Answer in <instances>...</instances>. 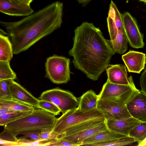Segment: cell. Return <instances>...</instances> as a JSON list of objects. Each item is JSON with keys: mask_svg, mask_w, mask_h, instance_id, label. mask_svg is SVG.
Instances as JSON below:
<instances>
[{"mask_svg": "<svg viewBox=\"0 0 146 146\" xmlns=\"http://www.w3.org/2000/svg\"><path fill=\"white\" fill-rule=\"evenodd\" d=\"M128 136H129L113 131L108 129L98 132L85 139L82 145L86 146L89 144L104 142Z\"/></svg>", "mask_w": 146, "mask_h": 146, "instance_id": "ac0fdd59", "label": "cell"}, {"mask_svg": "<svg viewBox=\"0 0 146 146\" xmlns=\"http://www.w3.org/2000/svg\"><path fill=\"white\" fill-rule=\"evenodd\" d=\"M141 1L144 2L146 3V0H139Z\"/></svg>", "mask_w": 146, "mask_h": 146, "instance_id": "ab89813d", "label": "cell"}, {"mask_svg": "<svg viewBox=\"0 0 146 146\" xmlns=\"http://www.w3.org/2000/svg\"><path fill=\"white\" fill-rule=\"evenodd\" d=\"M32 111H14L7 113L0 116V125L4 126L9 123L17 120L29 115Z\"/></svg>", "mask_w": 146, "mask_h": 146, "instance_id": "484cf974", "label": "cell"}, {"mask_svg": "<svg viewBox=\"0 0 146 146\" xmlns=\"http://www.w3.org/2000/svg\"><path fill=\"white\" fill-rule=\"evenodd\" d=\"M11 2L18 4H27V0H8Z\"/></svg>", "mask_w": 146, "mask_h": 146, "instance_id": "8d00e7d4", "label": "cell"}, {"mask_svg": "<svg viewBox=\"0 0 146 146\" xmlns=\"http://www.w3.org/2000/svg\"><path fill=\"white\" fill-rule=\"evenodd\" d=\"M63 4L56 1L14 22L0 21L10 38L13 54L26 50L37 41L60 28L62 23Z\"/></svg>", "mask_w": 146, "mask_h": 146, "instance_id": "7a4b0ae2", "label": "cell"}, {"mask_svg": "<svg viewBox=\"0 0 146 146\" xmlns=\"http://www.w3.org/2000/svg\"><path fill=\"white\" fill-rule=\"evenodd\" d=\"M107 129L105 121L83 131L68 135H61L60 137L76 144L78 146H80L85 139L98 132Z\"/></svg>", "mask_w": 146, "mask_h": 146, "instance_id": "e0dca14e", "label": "cell"}, {"mask_svg": "<svg viewBox=\"0 0 146 146\" xmlns=\"http://www.w3.org/2000/svg\"><path fill=\"white\" fill-rule=\"evenodd\" d=\"M106 70L108 76L107 80L115 84L129 85L131 83L129 77H127L125 66L123 64L107 65Z\"/></svg>", "mask_w": 146, "mask_h": 146, "instance_id": "2e32d148", "label": "cell"}, {"mask_svg": "<svg viewBox=\"0 0 146 146\" xmlns=\"http://www.w3.org/2000/svg\"><path fill=\"white\" fill-rule=\"evenodd\" d=\"M13 53L12 44L7 36L0 35V61L9 62Z\"/></svg>", "mask_w": 146, "mask_h": 146, "instance_id": "7402d4cb", "label": "cell"}, {"mask_svg": "<svg viewBox=\"0 0 146 146\" xmlns=\"http://www.w3.org/2000/svg\"><path fill=\"white\" fill-rule=\"evenodd\" d=\"M129 85L116 84L107 80L98 95L99 99L113 102L122 105L127 103L136 93L140 91L135 87L131 76Z\"/></svg>", "mask_w": 146, "mask_h": 146, "instance_id": "5b68a950", "label": "cell"}, {"mask_svg": "<svg viewBox=\"0 0 146 146\" xmlns=\"http://www.w3.org/2000/svg\"><path fill=\"white\" fill-rule=\"evenodd\" d=\"M123 27L129 45L134 48H143V35L140 32L135 19L129 12L122 14Z\"/></svg>", "mask_w": 146, "mask_h": 146, "instance_id": "ba28073f", "label": "cell"}, {"mask_svg": "<svg viewBox=\"0 0 146 146\" xmlns=\"http://www.w3.org/2000/svg\"><path fill=\"white\" fill-rule=\"evenodd\" d=\"M146 144V139L143 141L138 144L137 146H145Z\"/></svg>", "mask_w": 146, "mask_h": 146, "instance_id": "74e56055", "label": "cell"}, {"mask_svg": "<svg viewBox=\"0 0 146 146\" xmlns=\"http://www.w3.org/2000/svg\"><path fill=\"white\" fill-rule=\"evenodd\" d=\"M38 108L43 110L54 115L60 114L61 111L58 108L52 103L46 100H39Z\"/></svg>", "mask_w": 146, "mask_h": 146, "instance_id": "f1b7e54d", "label": "cell"}, {"mask_svg": "<svg viewBox=\"0 0 146 146\" xmlns=\"http://www.w3.org/2000/svg\"><path fill=\"white\" fill-rule=\"evenodd\" d=\"M16 78V74L11 69L9 62L0 61V81Z\"/></svg>", "mask_w": 146, "mask_h": 146, "instance_id": "83f0119b", "label": "cell"}, {"mask_svg": "<svg viewBox=\"0 0 146 146\" xmlns=\"http://www.w3.org/2000/svg\"><path fill=\"white\" fill-rule=\"evenodd\" d=\"M145 146H146V144L145 145Z\"/></svg>", "mask_w": 146, "mask_h": 146, "instance_id": "60d3db41", "label": "cell"}, {"mask_svg": "<svg viewBox=\"0 0 146 146\" xmlns=\"http://www.w3.org/2000/svg\"><path fill=\"white\" fill-rule=\"evenodd\" d=\"M39 98L52 103L62 114L76 108L78 104V100L72 93L58 88L43 92Z\"/></svg>", "mask_w": 146, "mask_h": 146, "instance_id": "52a82bcc", "label": "cell"}, {"mask_svg": "<svg viewBox=\"0 0 146 146\" xmlns=\"http://www.w3.org/2000/svg\"><path fill=\"white\" fill-rule=\"evenodd\" d=\"M104 117L88 120L73 126L67 129L60 135H66L83 131L87 129L96 126L106 121Z\"/></svg>", "mask_w": 146, "mask_h": 146, "instance_id": "44dd1931", "label": "cell"}, {"mask_svg": "<svg viewBox=\"0 0 146 146\" xmlns=\"http://www.w3.org/2000/svg\"><path fill=\"white\" fill-rule=\"evenodd\" d=\"M55 116L39 108L25 117L6 124L4 128L16 136L29 131H41L42 129L53 127L57 119Z\"/></svg>", "mask_w": 146, "mask_h": 146, "instance_id": "3957f363", "label": "cell"}, {"mask_svg": "<svg viewBox=\"0 0 146 146\" xmlns=\"http://www.w3.org/2000/svg\"><path fill=\"white\" fill-rule=\"evenodd\" d=\"M0 106L15 111H32L35 110L33 107L12 98L0 101Z\"/></svg>", "mask_w": 146, "mask_h": 146, "instance_id": "603a6c76", "label": "cell"}, {"mask_svg": "<svg viewBox=\"0 0 146 146\" xmlns=\"http://www.w3.org/2000/svg\"><path fill=\"white\" fill-rule=\"evenodd\" d=\"M13 111H14L10 110L5 107L0 106V116Z\"/></svg>", "mask_w": 146, "mask_h": 146, "instance_id": "e575fe53", "label": "cell"}, {"mask_svg": "<svg viewBox=\"0 0 146 146\" xmlns=\"http://www.w3.org/2000/svg\"><path fill=\"white\" fill-rule=\"evenodd\" d=\"M73 44L68 53L75 67L88 78L97 80L115 52L101 30L92 23L83 22L74 31Z\"/></svg>", "mask_w": 146, "mask_h": 146, "instance_id": "6da1fadb", "label": "cell"}, {"mask_svg": "<svg viewBox=\"0 0 146 146\" xmlns=\"http://www.w3.org/2000/svg\"><path fill=\"white\" fill-rule=\"evenodd\" d=\"M122 59L129 72L140 73L146 63L145 54L134 50H130L122 55Z\"/></svg>", "mask_w": 146, "mask_h": 146, "instance_id": "8fae6325", "label": "cell"}, {"mask_svg": "<svg viewBox=\"0 0 146 146\" xmlns=\"http://www.w3.org/2000/svg\"><path fill=\"white\" fill-rule=\"evenodd\" d=\"M49 146H78L76 144L60 137L53 141Z\"/></svg>", "mask_w": 146, "mask_h": 146, "instance_id": "1f68e13d", "label": "cell"}, {"mask_svg": "<svg viewBox=\"0 0 146 146\" xmlns=\"http://www.w3.org/2000/svg\"><path fill=\"white\" fill-rule=\"evenodd\" d=\"M97 108L103 113L106 119L121 120L131 117L126 105L111 101L99 99Z\"/></svg>", "mask_w": 146, "mask_h": 146, "instance_id": "9c48e42d", "label": "cell"}, {"mask_svg": "<svg viewBox=\"0 0 146 146\" xmlns=\"http://www.w3.org/2000/svg\"><path fill=\"white\" fill-rule=\"evenodd\" d=\"M129 136L134 138L138 144L146 139V121L142 122L132 129Z\"/></svg>", "mask_w": 146, "mask_h": 146, "instance_id": "d4e9b609", "label": "cell"}, {"mask_svg": "<svg viewBox=\"0 0 146 146\" xmlns=\"http://www.w3.org/2000/svg\"><path fill=\"white\" fill-rule=\"evenodd\" d=\"M9 89L12 98L38 108L39 100L14 80L10 84Z\"/></svg>", "mask_w": 146, "mask_h": 146, "instance_id": "5bb4252c", "label": "cell"}, {"mask_svg": "<svg viewBox=\"0 0 146 146\" xmlns=\"http://www.w3.org/2000/svg\"><path fill=\"white\" fill-rule=\"evenodd\" d=\"M137 142L133 138L128 136L104 142H97L87 145L90 146H120L131 145Z\"/></svg>", "mask_w": 146, "mask_h": 146, "instance_id": "cb8c5ba5", "label": "cell"}, {"mask_svg": "<svg viewBox=\"0 0 146 146\" xmlns=\"http://www.w3.org/2000/svg\"><path fill=\"white\" fill-rule=\"evenodd\" d=\"M106 122L108 129L128 136L131 130L142 122L132 117L121 120L106 119Z\"/></svg>", "mask_w": 146, "mask_h": 146, "instance_id": "9a60e30c", "label": "cell"}, {"mask_svg": "<svg viewBox=\"0 0 146 146\" xmlns=\"http://www.w3.org/2000/svg\"><path fill=\"white\" fill-rule=\"evenodd\" d=\"M70 59L54 55L47 58L45 63V77L53 83H67L70 80Z\"/></svg>", "mask_w": 146, "mask_h": 146, "instance_id": "8992f818", "label": "cell"}, {"mask_svg": "<svg viewBox=\"0 0 146 146\" xmlns=\"http://www.w3.org/2000/svg\"><path fill=\"white\" fill-rule=\"evenodd\" d=\"M141 92L146 94V68L139 78Z\"/></svg>", "mask_w": 146, "mask_h": 146, "instance_id": "836d02e7", "label": "cell"}, {"mask_svg": "<svg viewBox=\"0 0 146 146\" xmlns=\"http://www.w3.org/2000/svg\"><path fill=\"white\" fill-rule=\"evenodd\" d=\"M107 20L110 40H113L115 38L118 32L123 29L124 27L122 14L112 1L110 4Z\"/></svg>", "mask_w": 146, "mask_h": 146, "instance_id": "7c38bea8", "label": "cell"}, {"mask_svg": "<svg viewBox=\"0 0 146 146\" xmlns=\"http://www.w3.org/2000/svg\"><path fill=\"white\" fill-rule=\"evenodd\" d=\"M104 117L103 113L97 108L83 110L76 108L62 114L57 119L52 131L60 135L73 126L88 120Z\"/></svg>", "mask_w": 146, "mask_h": 146, "instance_id": "277c9868", "label": "cell"}, {"mask_svg": "<svg viewBox=\"0 0 146 146\" xmlns=\"http://www.w3.org/2000/svg\"><path fill=\"white\" fill-rule=\"evenodd\" d=\"M108 40L115 52L122 54L124 53L127 49L128 42L124 28L118 32L114 39Z\"/></svg>", "mask_w": 146, "mask_h": 146, "instance_id": "ffe728a7", "label": "cell"}, {"mask_svg": "<svg viewBox=\"0 0 146 146\" xmlns=\"http://www.w3.org/2000/svg\"><path fill=\"white\" fill-rule=\"evenodd\" d=\"M126 105L131 117L141 122L146 121V94L139 91Z\"/></svg>", "mask_w": 146, "mask_h": 146, "instance_id": "30bf717a", "label": "cell"}, {"mask_svg": "<svg viewBox=\"0 0 146 146\" xmlns=\"http://www.w3.org/2000/svg\"><path fill=\"white\" fill-rule=\"evenodd\" d=\"M12 79H7L0 81V101L12 98L9 87Z\"/></svg>", "mask_w": 146, "mask_h": 146, "instance_id": "f546056e", "label": "cell"}, {"mask_svg": "<svg viewBox=\"0 0 146 146\" xmlns=\"http://www.w3.org/2000/svg\"><path fill=\"white\" fill-rule=\"evenodd\" d=\"M41 131H33L26 132L23 135L22 137L30 138L35 141L40 140L39 133Z\"/></svg>", "mask_w": 146, "mask_h": 146, "instance_id": "d6a6232c", "label": "cell"}, {"mask_svg": "<svg viewBox=\"0 0 146 146\" xmlns=\"http://www.w3.org/2000/svg\"><path fill=\"white\" fill-rule=\"evenodd\" d=\"M98 100V96L93 91L88 90L80 98L78 107L83 110L96 109Z\"/></svg>", "mask_w": 146, "mask_h": 146, "instance_id": "d6986e66", "label": "cell"}, {"mask_svg": "<svg viewBox=\"0 0 146 146\" xmlns=\"http://www.w3.org/2000/svg\"><path fill=\"white\" fill-rule=\"evenodd\" d=\"M52 127H48L42 129L41 130L39 133L40 140L52 141L57 139L60 137V135L52 131Z\"/></svg>", "mask_w": 146, "mask_h": 146, "instance_id": "4dcf8cb0", "label": "cell"}, {"mask_svg": "<svg viewBox=\"0 0 146 146\" xmlns=\"http://www.w3.org/2000/svg\"><path fill=\"white\" fill-rule=\"evenodd\" d=\"M18 139L15 135L9 130L4 128L0 134L1 146H17Z\"/></svg>", "mask_w": 146, "mask_h": 146, "instance_id": "4316f807", "label": "cell"}, {"mask_svg": "<svg viewBox=\"0 0 146 146\" xmlns=\"http://www.w3.org/2000/svg\"><path fill=\"white\" fill-rule=\"evenodd\" d=\"M0 11L13 16H27L34 12L30 5L13 3L8 0H0Z\"/></svg>", "mask_w": 146, "mask_h": 146, "instance_id": "4fadbf2b", "label": "cell"}, {"mask_svg": "<svg viewBox=\"0 0 146 146\" xmlns=\"http://www.w3.org/2000/svg\"><path fill=\"white\" fill-rule=\"evenodd\" d=\"M79 4H81L84 7L92 0H76Z\"/></svg>", "mask_w": 146, "mask_h": 146, "instance_id": "d590c367", "label": "cell"}, {"mask_svg": "<svg viewBox=\"0 0 146 146\" xmlns=\"http://www.w3.org/2000/svg\"><path fill=\"white\" fill-rule=\"evenodd\" d=\"M33 0H27L28 4L30 5L31 3L33 2Z\"/></svg>", "mask_w": 146, "mask_h": 146, "instance_id": "f35d334b", "label": "cell"}]
</instances>
